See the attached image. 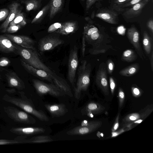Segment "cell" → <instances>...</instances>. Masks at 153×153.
Here are the masks:
<instances>
[{"mask_svg": "<svg viewBox=\"0 0 153 153\" xmlns=\"http://www.w3.org/2000/svg\"><path fill=\"white\" fill-rule=\"evenodd\" d=\"M16 48L15 53L19 55L24 62L33 67L44 71L52 78L54 84L65 94L70 97L73 96L70 87L66 81L58 76L41 60L37 51L27 48L14 44Z\"/></svg>", "mask_w": 153, "mask_h": 153, "instance_id": "1", "label": "cell"}, {"mask_svg": "<svg viewBox=\"0 0 153 153\" xmlns=\"http://www.w3.org/2000/svg\"><path fill=\"white\" fill-rule=\"evenodd\" d=\"M21 98L11 97L7 94L2 98L4 101L12 104L21 108L25 111L34 116L42 121H48V118L42 110L35 108L32 101L28 99L23 91H19Z\"/></svg>", "mask_w": 153, "mask_h": 153, "instance_id": "2", "label": "cell"}, {"mask_svg": "<svg viewBox=\"0 0 153 153\" xmlns=\"http://www.w3.org/2000/svg\"><path fill=\"white\" fill-rule=\"evenodd\" d=\"M91 68L86 60L82 61L78 69V78L75 88L74 90V96L79 99L81 91L86 90L90 82Z\"/></svg>", "mask_w": 153, "mask_h": 153, "instance_id": "3", "label": "cell"}, {"mask_svg": "<svg viewBox=\"0 0 153 153\" xmlns=\"http://www.w3.org/2000/svg\"><path fill=\"white\" fill-rule=\"evenodd\" d=\"M33 85L39 95L48 94L56 97L64 95V93L56 85L53 83H47L39 80L32 79Z\"/></svg>", "mask_w": 153, "mask_h": 153, "instance_id": "4", "label": "cell"}, {"mask_svg": "<svg viewBox=\"0 0 153 153\" xmlns=\"http://www.w3.org/2000/svg\"><path fill=\"white\" fill-rule=\"evenodd\" d=\"M78 51L77 46L74 45L70 52L68 61V78L74 90L75 87L76 73L79 64Z\"/></svg>", "mask_w": 153, "mask_h": 153, "instance_id": "5", "label": "cell"}, {"mask_svg": "<svg viewBox=\"0 0 153 153\" xmlns=\"http://www.w3.org/2000/svg\"><path fill=\"white\" fill-rule=\"evenodd\" d=\"M4 111L8 116L15 122L25 124H34V118L26 112L12 106H5Z\"/></svg>", "mask_w": 153, "mask_h": 153, "instance_id": "6", "label": "cell"}, {"mask_svg": "<svg viewBox=\"0 0 153 153\" xmlns=\"http://www.w3.org/2000/svg\"><path fill=\"white\" fill-rule=\"evenodd\" d=\"M64 43V41L60 38L59 34L53 33L39 40L38 49L41 52L50 51Z\"/></svg>", "mask_w": 153, "mask_h": 153, "instance_id": "7", "label": "cell"}, {"mask_svg": "<svg viewBox=\"0 0 153 153\" xmlns=\"http://www.w3.org/2000/svg\"><path fill=\"white\" fill-rule=\"evenodd\" d=\"M95 16L110 24H117L118 22V14L111 8H104L100 9L97 11Z\"/></svg>", "mask_w": 153, "mask_h": 153, "instance_id": "8", "label": "cell"}, {"mask_svg": "<svg viewBox=\"0 0 153 153\" xmlns=\"http://www.w3.org/2000/svg\"><path fill=\"white\" fill-rule=\"evenodd\" d=\"M4 35L18 45L37 51L35 46L36 42L28 36L10 34H5Z\"/></svg>", "mask_w": 153, "mask_h": 153, "instance_id": "9", "label": "cell"}, {"mask_svg": "<svg viewBox=\"0 0 153 153\" xmlns=\"http://www.w3.org/2000/svg\"><path fill=\"white\" fill-rule=\"evenodd\" d=\"M9 14L4 22L0 26V31L2 33L6 32L10 23L21 12L20 4L18 2L12 3L9 5Z\"/></svg>", "mask_w": 153, "mask_h": 153, "instance_id": "10", "label": "cell"}, {"mask_svg": "<svg viewBox=\"0 0 153 153\" xmlns=\"http://www.w3.org/2000/svg\"><path fill=\"white\" fill-rule=\"evenodd\" d=\"M21 63L25 69L28 73L41 79L47 81L54 84L51 76L46 71L36 68L29 65L22 59H20Z\"/></svg>", "mask_w": 153, "mask_h": 153, "instance_id": "11", "label": "cell"}, {"mask_svg": "<svg viewBox=\"0 0 153 153\" xmlns=\"http://www.w3.org/2000/svg\"><path fill=\"white\" fill-rule=\"evenodd\" d=\"M149 0H143L127 9L122 13L123 16L127 19H130L138 16Z\"/></svg>", "mask_w": 153, "mask_h": 153, "instance_id": "12", "label": "cell"}, {"mask_svg": "<svg viewBox=\"0 0 153 153\" xmlns=\"http://www.w3.org/2000/svg\"><path fill=\"white\" fill-rule=\"evenodd\" d=\"M10 131L11 132L18 135H30L44 133L45 130L42 127H13Z\"/></svg>", "mask_w": 153, "mask_h": 153, "instance_id": "13", "label": "cell"}, {"mask_svg": "<svg viewBox=\"0 0 153 153\" xmlns=\"http://www.w3.org/2000/svg\"><path fill=\"white\" fill-rule=\"evenodd\" d=\"M100 36L98 28L92 23L85 25L84 27L83 36L88 42L97 39Z\"/></svg>", "mask_w": 153, "mask_h": 153, "instance_id": "14", "label": "cell"}, {"mask_svg": "<svg viewBox=\"0 0 153 153\" xmlns=\"http://www.w3.org/2000/svg\"><path fill=\"white\" fill-rule=\"evenodd\" d=\"M78 28L77 21H70L62 23L61 27L54 33L62 35H68L75 33Z\"/></svg>", "mask_w": 153, "mask_h": 153, "instance_id": "15", "label": "cell"}, {"mask_svg": "<svg viewBox=\"0 0 153 153\" xmlns=\"http://www.w3.org/2000/svg\"><path fill=\"white\" fill-rule=\"evenodd\" d=\"M45 106L53 117L62 116L68 111V110L66 108L65 105L62 103L46 104L45 105Z\"/></svg>", "mask_w": 153, "mask_h": 153, "instance_id": "16", "label": "cell"}, {"mask_svg": "<svg viewBox=\"0 0 153 153\" xmlns=\"http://www.w3.org/2000/svg\"><path fill=\"white\" fill-rule=\"evenodd\" d=\"M6 76L9 86L20 90L25 88L24 83L15 72H9L6 74Z\"/></svg>", "mask_w": 153, "mask_h": 153, "instance_id": "17", "label": "cell"}, {"mask_svg": "<svg viewBox=\"0 0 153 153\" xmlns=\"http://www.w3.org/2000/svg\"><path fill=\"white\" fill-rule=\"evenodd\" d=\"M0 51L7 53L12 52L15 53L16 52V48L14 44L4 35L0 36Z\"/></svg>", "mask_w": 153, "mask_h": 153, "instance_id": "18", "label": "cell"}, {"mask_svg": "<svg viewBox=\"0 0 153 153\" xmlns=\"http://www.w3.org/2000/svg\"><path fill=\"white\" fill-rule=\"evenodd\" d=\"M127 36L134 47L139 50L140 49L139 43V34L134 26H132L128 29Z\"/></svg>", "mask_w": 153, "mask_h": 153, "instance_id": "19", "label": "cell"}, {"mask_svg": "<svg viewBox=\"0 0 153 153\" xmlns=\"http://www.w3.org/2000/svg\"><path fill=\"white\" fill-rule=\"evenodd\" d=\"M64 0H50L49 17L52 19L61 10Z\"/></svg>", "mask_w": 153, "mask_h": 153, "instance_id": "20", "label": "cell"}, {"mask_svg": "<svg viewBox=\"0 0 153 153\" xmlns=\"http://www.w3.org/2000/svg\"><path fill=\"white\" fill-rule=\"evenodd\" d=\"M41 0H21L22 3L24 4L26 10L29 12L39 8L41 5Z\"/></svg>", "mask_w": 153, "mask_h": 153, "instance_id": "21", "label": "cell"}, {"mask_svg": "<svg viewBox=\"0 0 153 153\" xmlns=\"http://www.w3.org/2000/svg\"><path fill=\"white\" fill-rule=\"evenodd\" d=\"M50 8V4L49 2L38 13L31 21V23L38 24L41 22L49 10Z\"/></svg>", "mask_w": 153, "mask_h": 153, "instance_id": "22", "label": "cell"}, {"mask_svg": "<svg viewBox=\"0 0 153 153\" xmlns=\"http://www.w3.org/2000/svg\"><path fill=\"white\" fill-rule=\"evenodd\" d=\"M53 141L51 137L47 135H39L34 136L29 139H25L24 143H42Z\"/></svg>", "mask_w": 153, "mask_h": 153, "instance_id": "23", "label": "cell"}, {"mask_svg": "<svg viewBox=\"0 0 153 153\" xmlns=\"http://www.w3.org/2000/svg\"><path fill=\"white\" fill-rule=\"evenodd\" d=\"M26 24L27 22L24 14L21 12L10 23L9 26L19 25L22 27L25 25Z\"/></svg>", "mask_w": 153, "mask_h": 153, "instance_id": "24", "label": "cell"}, {"mask_svg": "<svg viewBox=\"0 0 153 153\" xmlns=\"http://www.w3.org/2000/svg\"><path fill=\"white\" fill-rule=\"evenodd\" d=\"M152 42L151 38L147 33L145 32L143 34V44L144 49L148 54H149L151 51L152 47Z\"/></svg>", "mask_w": 153, "mask_h": 153, "instance_id": "25", "label": "cell"}, {"mask_svg": "<svg viewBox=\"0 0 153 153\" xmlns=\"http://www.w3.org/2000/svg\"><path fill=\"white\" fill-rule=\"evenodd\" d=\"M138 67L136 65H134L121 71L120 74L123 76H129L135 74L137 71Z\"/></svg>", "mask_w": 153, "mask_h": 153, "instance_id": "26", "label": "cell"}, {"mask_svg": "<svg viewBox=\"0 0 153 153\" xmlns=\"http://www.w3.org/2000/svg\"><path fill=\"white\" fill-rule=\"evenodd\" d=\"M106 72L105 71L101 70L98 73L96 77L97 81L103 87L107 85L108 82Z\"/></svg>", "mask_w": 153, "mask_h": 153, "instance_id": "27", "label": "cell"}, {"mask_svg": "<svg viewBox=\"0 0 153 153\" xmlns=\"http://www.w3.org/2000/svg\"><path fill=\"white\" fill-rule=\"evenodd\" d=\"M25 137H18L14 140L0 139V145L24 143Z\"/></svg>", "mask_w": 153, "mask_h": 153, "instance_id": "28", "label": "cell"}, {"mask_svg": "<svg viewBox=\"0 0 153 153\" xmlns=\"http://www.w3.org/2000/svg\"><path fill=\"white\" fill-rule=\"evenodd\" d=\"M143 0H130L126 3L118 7L115 10L119 12L123 11L124 10L125 8L131 7Z\"/></svg>", "mask_w": 153, "mask_h": 153, "instance_id": "29", "label": "cell"}, {"mask_svg": "<svg viewBox=\"0 0 153 153\" xmlns=\"http://www.w3.org/2000/svg\"><path fill=\"white\" fill-rule=\"evenodd\" d=\"M130 0H109L111 8L116 10L117 8L123 4L128 2Z\"/></svg>", "mask_w": 153, "mask_h": 153, "instance_id": "30", "label": "cell"}, {"mask_svg": "<svg viewBox=\"0 0 153 153\" xmlns=\"http://www.w3.org/2000/svg\"><path fill=\"white\" fill-rule=\"evenodd\" d=\"M134 53L133 51L131 49H128L125 51L123 54V58L125 60L131 61L134 58Z\"/></svg>", "mask_w": 153, "mask_h": 153, "instance_id": "31", "label": "cell"}, {"mask_svg": "<svg viewBox=\"0 0 153 153\" xmlns=\"http://www.w3.org/2000/svg\"><path fill=\"white\" fill-rule=\"evenodd\" d=\"M62 24V23L56 22L52 24L49 27L48 32L49 33L55 32L61 27Z\"/></svg>", "mask_w": 153, "mask_h": 153, "instance_id": "32", "label": "cell"}, {"mask_svg": "<svg viewBox=\"0 0 153 153\" xmlns=\"http://www.w3.org/2000/svg\"><path fill=\"white\" fill-rule=\"evenodd\" d=\"M9 13V10L5 8L0 10V22L7 18Z\"/></svg>", "mask_w": 153, "mask_h": 153, "instance_id": "33", "label": "cell"}, {"mask_svg": "<svg viewBox=\"0 0 153 153\" xmlns=\"http://www.w3.org/2000/svg\"><path fill=\"white\" fill-rule=\"evenodd\" d=\"M19 25H14L9 26L8 27L6 32L8 33H13L17 32L21 28Z\"/></svg>", "mask_w": 153, "mask_h": 153, "instance_id": "34", "label": "cell"}, {"mask_svg": "<svg viewBox=\"0 0 153 153\" xmlns=\"http://www.w3.org/2000/svg\"><path fill=\"white\" fill-rule=\"evenodd\" d=\"M10 63V60L6 57L0 58V67H5L9 65Z\"/></svg>", "mask_w": 153, "mask_h": 153, "instance_id": "35", "label": "cell"}, {"mask_svg": "<svg viewBox=\"0 0 153 153\" xmlns=\"http://www.w3.org/2000/svg\"><path fill=\"white\" fill-rule=\"evenodd\" d=\"M101 0H87L86 4V10H88L96 2Z\"/></svg>", "mask_w": 153, "mask_h": 153, "instance_id": "36", "label": "cell"}, {"mask_svg": "<svg viewBox=\"0 0 153 153\" xmlns=\"http://www.w3.org/2000/svg\"><path fill=\"white\" fill-rule=\"evenodd\" d=\"M147 26L150 30L153 33V19H149L147 23Z\"/></svg>", "mask_w": 153, "mask_h": 153, "instance_id": "37", "label": "cell"}, {"mask_svg": "<svg viewBox=\"0 0 153 153\" xmlns=\"http://www.w3.org/2000/svg\"><path fill=\"white\" fill-rule=\"evenodd\" d=\"M85 39L84 37H82V55L83 56H84L85 50Z\"/></svg>", "mask_w": 153, "mask_h": 153, "instance_id": "38", "label": "cell"}, {"mask_svg": "<svg viewBox=\"0 0 153 153\" xmlns=\"http://www.w3.org/2000/svg\"><path fill=\"white\" fill-rule=\"evenodd\" d=\"M87 107L90 110H94L97 108V105L94 103H90L88 105Z\"/></svg>", "mask_w": 153, "mask_h": 153, "instance_id": "39", "label": "cell"}, {"mask_svg": "<svg viewBox=\"0 0 153 153\" xmlns=\"http://www.w3.org/2000/svg\"><path fill=\"white\" fill-rule=\"evenodd\" d=\"M110 87L111 90H113L115 87V84L112 78H110Z\"/></svg>", "mask_w": 153, "mask_h": 153, "instance_id": "40", "label": "cell"}, {"mask_svg": "<svg viewBox=\"0 0 153 153\" xmlns=\"http://www.w3.org/2000/svg\"><path fill=\"white\" fill-rule=\"evenodd\" d=\"M6 91L9 94H13L16 93V91L14 88L7 89L6 90Z\"/></svg>", "mask_w": 153, "mask_h": 153, "instance_id": "41", "label": "cell"}, {"mask_svg": "<svg viewBox=\"0 0 153 153\" xmlns=\"http://www.w3.org/2000/svg\"><path fill=\"white\" fill-rule=\"evenodd\" d=\"M114 65L112 62H109L108 64V69L109 71H112L113 69Z\"/></svg>", "mask_w": 153, "mask_h": 153, "instance_id": "42", "label": "cell"}, {"mask_svg": "<svg viewBox=\"0 0 153 153\" xmlns=\"http://www.w3.org/2000/svg\"><path fill=\"white\" fill-rule=\"evenodd\" d=\"M134 92L136 95H138L140 92L139 90L137 88H135L134 90Z\"/></svg>", "mask_w": 153, "mask_h": 153, "instance_id": "43", "label": "cell"}, {"mask_svg": "<svg viewBox=\"0 0 153 153\" xmlns=\"http://www.w3.org/2000/svg\"><path fill=\"white\" fill-rule=\"evenodd\" d=\"M119 96L121 98H123L124 97V93L122 91H120L119 93Z\"/></svg>", "mask_w": 153, "mask_h": 153, "instance_id": "44", "label": "cell"}, {"mask_svg": "<svg viewBox=\"0 0 153 153\" xmlns=\"http://www.w3.org/2000/svg\"><path fill=\"white\" fill-rule=\"evenodd\" d=\"M130 119L131 120H134L136 119V118L133 116H131L130 117Z\"/></svg>", "mask_w": 153, "mask_h": 153, "instance_id": "45", "label": "cell"}, {"mask_svg": "<svg viewBox=\"0 0 153 153\" xmlns=\"http://www.w3.org/2000/svg\"><path fill=\"white\" fill-rule=\"evenodd\" d=\"M118 126H119V124L118 123H116L114 126V129L115 130H116L118 127Z\"/></svg>", "mask_w": 153, "mask_h": 153, "instance_id": "46", "label": "cell"}, {"mask_svg": "<svg viewBox=\"0 0 153 153\" xmlns=\"http://www.w3.org/2000/svg\"><path fill=\"white\" fill-rule=\"evenodd\" d=\"M152 60H151V62H152V64H151V66H152V65H153V64H152V63H153V62H152V61H153V59H153V54H152Z\"/></svg>", "mask_w": 153, "mask_h": 153, "instance_id": "47", "label": "cell"}, {"mask_svg": "<svg viewBox=\"0 0 153 153\" xmlns=\"http://www.w3.org/2000/svg\"><path fill=\"white\" fill-rule=\"evenodd\" d=\"M142 121V120H138V121L135 122V123H141Z\"/></svg>", "mask_w": 153, "mask_h": 153, "instance_id": "48", "label": "cell"}, {"mask_svg": "<svg viewBox=\"0 0 153 153\" xmlns=\"http://www.w3.org/2000/svg\"><path fill=\"white\" fill-rule=\"evenodd\" d=\"M117 135V134L115 133H113V137Z\"/></svg>", "mask_w": 153, "mask_h": 153, "instance_id": "49", "label": "cell"}, {"mask_svg": "<svg viewBox=\"0 0 153 153\" xmlns=\"http://www.w3.org/2000/svg\"><path fill=\"white\" fill-rule=\"evenodd\" d=\"M90 115L91 117H93V115H92V114H91Z\"/></svg>", "mask_w": 153, "mask_h": 153, "instance_id": "50", "label": "cell"}, {"mask_svg": "<svg viewBox=\"0 0 153 153\" xmlns=\"http://www.w3.org/2000/svg\"><path fill=\"white\" fill-rule=\"evenodd\" d=\"M101 136H102V137H103V134L102 133H101Z\"/></svg>", "mask_w": 153, "mask_h": 153, "instance_id": "51", "label": "cell"}, {"mask_svg": "<svg viewBox=\"0 0 153 153\" xmlns=\"http://www.w3.org/2000/svg\"><path fill=\"white\" fill-rule=\"evenodd\" d=\"M1 79V76H0V79Z\"/></svg>", "mask_w": 153, "mask_h": 153, "instance_id": "52", "label": "cell"}, {"mask_svg": "<svg viewBox=\"0 0 153 153\" xmlns=\"http://www.w3.org/2000/svg\"><path fill=\"white\" fill-rule=\"evenodd\" d=\"M81 0L83 1H84V0Z\"/></svg>", "mask_w": 153, "mask_h": 153, "instance_id": "53", "label": "cell"}]
</instances>
